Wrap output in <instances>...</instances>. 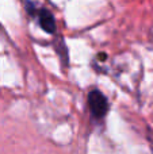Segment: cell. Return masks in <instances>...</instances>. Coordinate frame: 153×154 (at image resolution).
<instances>
[{
  "mask_svg": "<svg viewBox=\"0 0 153 154\" xmlns=\"http://www.w3.org/2000/svg\"><path fill=\"white\" fill-rule=\"evenodd\" d=\"M24 5H26L27 12L31 16L37 18L38 24H39V27L43 31H46L48 34H54L56 32V29H57L56 19H54L53 14L50 11L46 10V8H38L34 3H30V2H26Z\"/></svg>",
  "mask_w": 153,
  "mask_h": 154,
  "instance_id": "cell-1",
  "label": "cell"
},
{
  "mask_svg": "<svg viewBox=\"0 0 153 154\" xmlns=\"http://www.w3.org/2000/svg\"><path fill=\"white\" fill-rule=\"evenodd\" d=\"M87 101H88V107L91 115L96 119H102L107 115L108 112V100L99 89H92L87 96Z\"/></svg>",
  "mask_w": 153,
  "mask_h": 154,
  "instance_id": "cell-2",
  "label": "cell"
}]
</instances>
